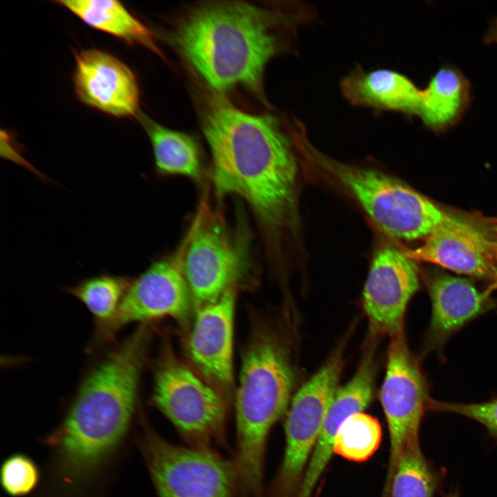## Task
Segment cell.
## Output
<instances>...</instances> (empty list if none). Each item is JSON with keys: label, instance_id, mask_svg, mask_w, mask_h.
Segmentation results:
<instances>
[{"label": "cell", "instance_id": "cell-1", "mask_svg": "<svg viewBox=\"0 0 497 497\" xmlns=\"http://www.w3.org/2000/svg\"><path fill=\"white\" fill-rule=\"evenodd\" d=\"M220 195L250 205L271 230L291 226L298 217V164L293 138L268 115L244 112L221 97L210 100L203 121Z\"/></svg>", "mask_w": 497, "mask_h": 497}, {"label": "cell", "instance_id": "cell-2", "mask_svg": "<svg viewBox=\"0 0 497 497\" xmlns=\"http://www.w3.org/2000/svg\"><path fill=\"white\" fill-rule=\"evenodd\" d=\"M150 332L140 326L88 372L53 436L67 476L92 471L121 440L136 404Z\"/></svg>", "mask_w": 497, "mask_h": 497}, {"label": "cell", "instance_id": "cell-3", "mask_svg": "<svg viewBox=\"0 0 497 497\" xmlns=\"http://www.w3.org/2000/svg\"><path fill=\"white\" fill-rule=\"evenodd\" d=\"M241 1L200 6L177 26L174 40L199 76L218 92L262 90L265 67L282 49L283 17Z\"/></svg>", "mask_w": 497, "mask_h": 497}, {"label": "cell", "instance_id": "cell-4", "mask_svg": "<svg viewBox=\"0 0 497 497\" xmlns=\"http://www.w3.org/2000/svg\"><path fill=\"white\" fill-rule=\"evenodd\" d=\"M294 375L287 352L270 331H258L242 360L236 393V465L246 497H260L268 433L289 403Z\"/></svg>", "mask_w": 497, "mask_h": 497}, {"label": "cell", "instance_id": "cell-5", "mask_svg": "<svg viewBox=\"0 0 497 497\" xmlns=\"http://www.w3.org/2000/svg\"><path fill=\"white\" fill-rule=\"evenodd\" d=\"M297 145L309 159L346 188L376 225L393 237L425 240L458 219L396 178L325 156L309 143L306 135L299 138Z\"/></svg>", "mask_w": 497, "mask_h": 497}, {"label": "cell", "instance_id": "cell-6", "mask_svg": "<svg viewBox=\"0 0 497 497\" xmlns=\"http://www.w3.org/2000/svg\"><path fill=\"white\" fill-rule=\"evenodd\" d=\"M152 400L191 447L209 449L224 438V395L171 356L155 369Z\"/></svg>", "mask_w": 497, "mask_h": 497}, {"label": "cell", "instance_id": "cell-7", "mask_svg": "<svg viewBox=\"0 0 497 497\" xmlns=\"http://www.w3.org/2000/svg\"><path fill=\"white\" fill-rule=\"evenodd\" d=\"M342 347L295 394L285 422L286 448L271 497H297L342 370Z\"/></svg>", "mask_w": 497, "mask_h": 497}, {"label": "cell", "instance_id": "cell-8", "mask_svg": "<svg viewBox=\"0 0 497 497\" xmlns=\"http://www.w3.org/2000/svg\"><path fill=\"white\" fill-rule=\"evenodd\" d=\"M143 448L159 497H233L239 483L236 463L209 449L175 445L150 431Z\"/></svg>", "mask_w": 497, "mask_h": 497}, {"label": "cell", "instance_id": "cell-9", "mask_svg": "<svg viewBox=\"0 0 497 497\" xmlns=\"http://www.w3.org/2000/svg\"><path fill=\"white\" fill-rule=\"evenodd\" d=\"M388 425L390 456L383 497H389L392 478L406 445L419 438L422 418L429 409L428 386L403 332L391 337L385 377L380 394Z\"/></svg>", "mask_w": 497, "mask_h": 497}, {"label": "cell", "instance_id": "cell-10", "mask_svg": "<svg viewBox=\"0 0 497 497\" xmlns=\"http://www.w3.org/2000/svg\"><path fill=\"white\" fill-rule=\"evenodd\" d=\"M192 300L199 308L234 286L241 260L224 220L204 205L179 251Z\"/></svg>", "mask_w": 497, "mask_h": 497}, {"label": "cell", "instance_id": "cell-11", "mask_svg": "<svg viewBox=\"0 0 497 497\" xmlns=\"http://www.w3.org/2000/svg\"><path fill=\"white\" fill-rule=\"evenodd\" d=\"M193 302L181 266L175 256L153 262L130 285L114 319L98 329V338L110 340L117 331L133 322L170 317L184 318Z\"/></svg>", "mask_w": 497, "mask_h": 497}, {"label": "cell", "instance_id": "cell-12", "mask_svg": "<svg viewBox=\"0 0 497 497\" xmlns=\"http://www.w3.org/2000/svg\"><path fill=\"white\" fill-rule=\"evenodd\" d=\"M418 286L417 266L405 253L389 245L376 252L362 294L374 334L392 337L403 332L405 312Z\"/></svg>", "mask_w": 497, "mask_h": 497}, {"label": "cell", "instance_id": "cell-13", "mask_svg": "<svg viewBox=\"0 0 497 497\" xmlns=\"http://www.w3.org/2000/svg\"><path fill=\"white\" fill-rule=\"evenodd\" d=\"M75 62L74 86L82 103L116 117L139 115V84L125 63L99 49L78 52Z\"/></svg>", "mask_w": 497, "mask_h": 497}, {"label": "cell", "instance_id": "cell-14", "mask_svg": "<svg viewBox=\"0 0 497 497\" xmlns=\"http://www.w3.org/2000/svg\"><path fill=\"white\" fill-rule=\"evenodd\" d=\"M234 286L215 301L197 308L187 342L195 367L224 396L233 381Z\"/></svg>", "mask_w": 497, "mask_h": 497}, {"label": "cell", "instance_id": "cell-15", "mask_svg": "<svg viewBox=\"0 0 497 497\" xmlns=\"http://www.w3.org/2000/svg\"><path fill=\"white\" fill-rule=\"evenodd\" d=\"M405 253L413 260L433 263L457 273L496 278L497 244L459 219L440 226L423 244Z\"/></svg>", "mask_w": 497, "mask_h": 497}, {"label": "cell", "instance_id": "cell-16", "mask_svg": "<svg viewBox=\"0 0 497 497\" xmlns=\"http://www.w3.org/2000/svg\"><path fill=\"white\" fill-rule=\"evenodd\" d=\"M375 376L374 351L369 346L353 377L335 393L297 497H310L333 453V442L339 428L350 416L362 412L371 402Z\"/></svg>", "mask_w": 497, "mask_h": 497}, {"label": "cell", "instance_id": "cell-17", "mask_svg": "<svg viewBox=\"0 0 497 497\" xmlns=\"http://www.w3.org/2000/svg\"><path fill=\"white\" fill-rule=\"evenodd\" d=\"M428 288L432 303L430 349L440 348L453 333L494 305L486 293L465 278L437 274L429 279Z\"/></svg>", "mask_w": 497, "mask_h": 497}, {"label": "cell", "instance_id": "cell-18", "mask_svg": "<svg viewBox=\"0 0 497 497\" xmlns=\"http://www.w3.org/2000/svg\"><path fill=\"white\" fill-rule=\"evenodd\" d=\"M343 96L354 106L418 117L422 90L405 75L391 70L358 68L341 82Z\"/></svg>", "mask_w": 497, "mask_h": 497}, {"label": "cell", "instance_id": "cell-19", "mask_svg": "<svg viewBox=\"0 0 497 497\" xmlns=\"http://www.w3.org/2000/svg\"><path fill=\"white\" fill-rule=\"evenodd\" d=\"M471 99L469 79L457 68L443 66L422 90L418 117L432 132L445 133L461 121Z\"/></svg>", "mask_w": 497, "mask_h": 497}, {"label": "cell", "instance_id": "cell-20", "mask_svg": "<svg viewBox=\"0 0 497 497\" xmlns=\"http://www.w3.org/2000/svg\"><path fill=\"white\" fill-rule=\"evenodd\" d=\"M88 26L122 39L139 44L161 55L151 31L119 1L114 0H59Z\"/></svg>", "mask_w": 497, "mask_h": 497}, {"label": "cell", "instance_id": "cell-21", "mask_svg": "<svg viewBox=\"0 0 497 497\" xmlns=\"http://www.w3.org/2000/svg\"><path fill=\"white\" fill-rule=\"evenodd\" d=\"M152 144L155 168L162 175H179L199 179L202 174L199 149L190 135L166 128L139 114Z\"/></svg>", "mask_w": 497, "mask_h": 497}, {"label": "cell", "instance_id": "cell-22", "mask_svg": "<svg viewBox=\"0 0 497 497\" xmlns=\"http://www.w3.org/2000/svg\"><path fill=\"white\" fill-rule=\"evenodd\" d=\"M441 480V474L425 458L416 438L406 445L399 457L389 497H434Z\"/></svg>", "mask_w": 497, "mask_h": 497}, {"label": "cell", "instance_id": "cell-23", "mask_svg": "<svg viewBox=\"0 0 497 497\" xmlns=\"http://www.w3.org/2000/svg\"><path fill=\"white\" fill-rule=\"evenodd\" d=\"M132 280L103 274L86 279L66 289L93 315L98 329L109 324L117 315Z\"/></svg>", "mask_w": 497, "mask_h": 497}, {"label": "cell", "instance_id": "cell-24", "mask_svg": "<svg viewBox=\"0 0 497 497\" xmlns=\"http://www.w3.org/2000/svg\"><path fill=\"white\" fill-rule=\"evenodd\" d=\"M382 440L379 421L363 412L347 418L333 442V453L354 462H364L377 450Z\"/></svg>", "mask_w": 497, "mask_h": 497}, {"label": "cell", "instance_id": "cell-25", "mask_svg": "<svg viewBox=\"0 0 497 497\" xmlns=\"http://www.w3.org/2000/svg\"><path fill=\"white\" fill-rule=\"evenodd\" d=\"M39 474L35 463L23 454L7 458L1 469V483L12 496H21L31 492L39 482Z\"/></svg>", "mask_w": 497, "mask_h": 497}, {"label": "cell", "instance_id": "cell-26", "mask_svg": "<svg viewBox=\"0 0 497 497\" xmlns=\"http://www.w3.org/2000/svg\"><path fill=\"white\" fill-rule=\"evenodd\" d=\"M429 409L459 414L483 425L497 440V398L478 403H455L431 399Z\"/></svg>", "mask_w": 497, "mask_h": 497}, {"label": "cell", "instance_id": "cell-27", "mask_svg": "<svg viewBox=\"0 0 497 497\" xmlns=\"http://www.w3.org/2000/svg\"><path fill=\"white\" fill-rule=\"evenodd\" d=\"M483 41L486 44H497V17L490 23L483 37Z\"/></svg>", "mask_w": 497, "mask_h": 497}, {"label": "cell", "instance_id": "cell-28", "mask_svg": "<svg viewBox=\"0 0 497 497\" xmlns=\"http://www.w3.org/2000/svg\"><path fill=\"white\" fill-rule=\"evenodd\" d=\"M443 497H460L459 491L456 489L450 490L448 493L445 494Z\"/></svg>", "mask_w": 497, "mask_h": 497}, {"label": "cell", "instance_id": "cell-29", "mask_svg": "<svg viewBox=\"0 0 497 497\" xmlns=\"http://www.w3.org/2000/svg\"><path fill=\"white\" fill-rule=\"evenodd\" d=\"M493 228H494V233L496 237H497V222H496V223L494 225V227H493Z\"/></svg>", "mask_w": 497, "mask_h": 497}, {"label": "cell", "instance_id": "cell-30", "mask_svg": "<svg viewBox=\"0 0 497 497\" xmlns=\"http://www.w3.org/2000/svg\"><path fill=\"white\" fill-rule=\"evenodd\" d=\"M495 280H496V282H497V269H496V278H495Z\"/></svg>", "mask_w": 497, "mask_h": 497}]
</instances>
